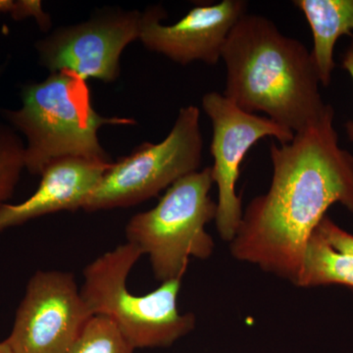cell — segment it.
I'll list each match as a JSON object with an SVG mask.
<instances>
[{
  "label": "cell",
  "mask_w": 353,
  "mask_h": 353,
  "mask_svg": "<svg viewBox=\"0 0 353 353\" xmlns=\"http://www.w3.org/2000/svg\"><path fill=\"white\" fill-rule=\"evenodd\" d=\"M334 109L294 134L272 143L271 185L243 211L230 243L232 256L296 285L306 245L330 206L353 214V157L339 145Z\"/></svg>",
  "instance_id": "6da1fadb"
},
{
  "label": "cell",
  "mask_w": 353,
  "mask_h": 353,
  "mask_svg": "<svg viewBox=\"0 0 353 353\" xmlns=\"http://www.w3.org/2000/svg\"><path fill=\"white\" fill-rule=\"evenodd\" d=\"M223 95L245 112H263L289 131L303 132L321 118L319 78L311 51L263 16L245 13L228 37Z\"/></svg>",
  "instance_id": "7a4b0ae2"
},
{
  "label": "cell",
  "mask_w": 353,
  "mask_h": 353,
  "mask_svg": "<svg viewBox=\"0 0 353 353\" xmlns=\"http://www.w3.org/2000/svg\"><path fill=\"white\" fill-rule=\"evenodd\" d=\"M20 97V108L0 109V115L24 136L26 170L32 175L41 176L48 165L64 158L112 162L99 141V129L136 124L131 118L97 112L87 81L71 71L24 83Z\"/></svg>",
  "instance_id": "3957f363"
},
{
  "label": "cell",
  "mask_w": 353,
  "mask_h": 353,
  "mask_svg": "<svg viewBox=\"0 0 353 353\" xmlns=\"http://www.w3.org/2000/svg\"><path fill=\"white\" fill-rule=\"evenodd\" d=\"M141 256L128 241L103 253L83 270L81 294L90 314L110 320L134 350L171 347L194 331L196 318L176 305L182 281L162 283L145 296L130 292L128 277Z\"/></svg>",
  "instance_id": "277c9868"
},
{
  "label": "cell",
  "mask_w": 353,
  "mask_h": 353,
  "mask_svg": "<svg viewBox=\"0 0 353 353\" xmlns=\"http://www.w3.org/2000/svg\"><path fill=\"white\" fill-rule=\"evenodd\" d=\"M213 183L211 167L183 176L155 208L128 222V243L148 255L153 275L161 284L182 281L190 259L212 256L215 243L205 227L217 216V202L209 196Z\"/></svg>",
  "instance_id": "5b68a950"
},
{
  "label": "cell",
  "mask_w": 353,
  "mask_h": 353,
  "mask_svg": "<svg viewBox=\"0 0 353 353\" xmlns=\"http://www.w3.org/2000/svg\"><path fill=\"white\" fill-rule=\"evenodd\" d=\"M199 120L201 110L196 106L181 108L161 143H143L131 154L113 162L83 203V210L94 212L136 205L199 171L203 150Z\"/></svg>",
  "instance_id": "8992f818"
},
{
  "label": "cell",
  "mask_w": 353,
  "mask_h": 353,
  "mask_svg": "<svg viewBox=\"0 0 353 353\" xmlns=\"http://www.w3.org/2000/svg\"><path fill=\"white\" fill-rule=\"evenodd\" d=\"M141 18L139 11L104 8L79 24L58 27L34 43L39 63L50 74L71 71L85 81L115 82L123 51L139 39Z\"/></svg>",
  "instance_id": "52a82bcc"
},
{
  "label": "cell",
  "mask_w": 353,
  "mask_h": 353,
  "mask_svg": "<svg viewBox=\"0 0 353 353\" xmlns=\"http://www.w3.org/2000/svg\"><path fill=\"white\" fill-rule=\"evenodd\" d=\"M202 108L212 124L210 152L213 182L218 188L216 228L224 241L231 243L240 228L243 210L236 190L241 164L246 153L260 139L272 137L281 145L290 143L294 132L267 116L245 112L219 92L202 97Z\"/></svg>",
  "instance_id": "ba28073f"
},
{
  "label": "cell",
  "mask_w": 353,
  "mask_h": 353,
  "mask_svg": "<svg viewBox=\"0 0 353 353\" xmlns=\"http://www.w3.org/2000/svg\"><path fill=\"white\" fill-rule=\"evenodd\" d=\"M92 317L73 274L37 271L6 341L14 353H67Z\"/></svg>",
  "instance_id": "9c48e42d"
},
{
  "label": "cell",
  "mask_w": 353,
  "mask_h": 353,
  "mask_svg": "<svg viewBox=\"0 0 353 353\" xmlns=\"http://www.w3.org/2000/svg\"><path fill=\"white\" fill-rule=\"evenodd\" d=\"M246 9L245 0H223L194 7L175 24L163 25V7L150 6L141 12L139 39L148 50L176 63L201 61L216 65L222 59L230 32Z\"/></svg>",
  "instance_id": "30bf717a"
},
{
  "label": "cell",
  "mask_w": 353,
  "mask_h": 353,
  "mask_svg": "<svg viewBox=\"0 0 353 353\" xmlns=\"http://www.w3.org/2000/svg\"><path fill=\"white\" fill-rule=\"evenodd\" d=\"M113 162L64 158L52 162L41 174V183L29 199L0 206V232L59 211L83 209Z\"/></svg>",
  "instance_id": "8fae6325"
},
{
  "label": "cell",
  "mask_w": 353,
  "mask_h": 353,
  "mask_svg": "<svg viewBox=\"0 0 353 353\" xmlns=\"http://www.w3.org/2000/svg\"><path fill=\"white\" fill-rule=\"evenodd\" d=\"M305 16L313 37V62L320 83L329 85L334 66L336 41L353 31V0H294Z\"/></svg>",
  "instance_id": "7c38bea8"
},
{
  "label": "cell",
  "mask_w": 353,
  "mask_h": 353,
  "mask_svg": "<svg viewBox=\"0 0 353 353\" xmlns=\"http://www.w3.org/2000/svg\"><path fill=\"white\" fill-rule=\"evenodd\" d=\"M329 285L353 289V255L336 250L315 229L306 245L294 285L308 289Z\"/></svg>",
  "instance_id": "4fadbf2b"
},
{
  "label": "cell",
  "mask_w": 353,
  "mask_h": 353,
  "mask_svg": "<svg viewBox=\"0 0 353 353\" xmlns=\"http://www.w3.org/2000/svg\"><path fill=\"white\" fill-rule=\"evenodd\" d=\"M24 169L25 141L19 132L0 121V206L12 197Z\"/></svg>",
  "instance_id": "5bb4252c"
},
{
  "label": "cell",
  "mask_w": 353,
  "mask_h": 353,
  "mask_svg": "<svg viewBox=\"0 0 353 353\" xmlns=\"http://www.w3.org/2000/svg\"><path fill=\"white\" fill-rule=\"evenodd\" d=\"M67 353H134V348L110 320L94 316Z\"/></svg>",
  "instance_id": "9a60e30c"
},
{
  "label": "cell",
  "mask_w": 353,
  "mask_h": 353,
  "mask_svg": "<svg viewBox=\"0 0 353 353\" xmlns=\"http://www.w3.org/2000/svg\"><path fill=\"white\" fill-rule=\"evenodd\" d=\"M316 230L336 250L353 255V234L338 226L328 216L323 218Z\"/></svg>",
  "instance_id": "2e32d148"
},
{
  "label": "cell",
  "mask_w": 353,
  "mask_h": 353,
  "mask_svg": "<svg viewBox=\"0 0 353 353\" xmlns=\"http://www.w3.org/2000/svg\"><path fill=\"white\" fill-rule=\"evenodd\" d=\"M343 69L347 70L353 80V38L352 43L348 46L347 52L343 58ZM347 132L348 138L353 141V122H348L347 124Z\"/></svg>",
  "instance_id": "e0dca14e"
},
{
  "label": "cell",
  "mask_w": 353,
  "mask_h": 353,
  "mask_svg": "<svg viewBox=\"0 0 353 353\" xmlns=\"http://www.w3.org/2000/svg\"><path fill=\"white\" fill-rule=\"evenodd\" d=\"M0 353H14L6 341H0Z\"/></svg>",
  "instance_id": "ac0fdd59"
},
{
  "label": "cell",
  "mask_w": 353,
  "mask_h": 353,
  "mask_svg": "<svg viewBox=\"0 0 353 353\" xmlns=\"http://www.w3.org/2000/svg\"><path fill=\"white\" fill-rule=\"evenodd\" d=\"M9 8L8 0H0V13L6 14Z\"/></svg>",
  "instance_id": "d6986e66"
},
{
  "label": "cell",
  "mask_w": 353,
  "mask_h": 353,
  "mask_svg": "<svg viewBox=\"0 0 353 353\" xmlns=\"http://www.w3.org/2000/svg\"><path fill=\"white\" fill-rule=\"evenodd\" d=\"M7 65L6 63L0 64V79L3 76L4 72H6Z\"/></svg>",
  "instance_id": "ffe728a7"
}]
</instances>
